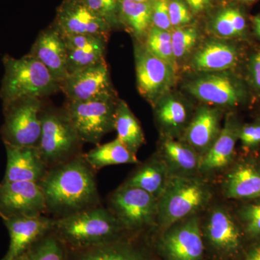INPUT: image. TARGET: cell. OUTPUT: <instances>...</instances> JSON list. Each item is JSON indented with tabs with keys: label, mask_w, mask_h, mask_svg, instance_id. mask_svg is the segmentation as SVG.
Listing matches in <instances>:
<instances>
[{
	"label": "cell",
	"mask_w": 260,
	"mask_h": 260,
	"mask_svg": "<svg viewBox=\"0 0 260 260\" xmlns=\"http://www.w3.org/2000/svg\"><path fill=\"white\" fill-rule=\"evenodd\" d=\"M95 173L83 154L49 169L39 183L47 214L62 218L102 205Z\"/></svg>",
	"instance_id": "6da1fadb"
},
{
	"label": "cell",
	"mask_w": 260,
	"mask_h": 260,
	"mask_svg": "<svg viewBox=\"0 0 260 260\" xmlns=\"http://www.w3.org/2000/svg\"><path fill=\"white\" fill-rule=\"evenodd\" d=\"M58 239L78 247H93L119 239L124 232L115 217L102 205L65 218L54 219Z\"/></svg>",
	"instance_id": "7a4b0ae2"
},
{
	"label": "cell",
	"mask_w": 260,
	"mask_h": 260,
	"mask_svg": "<svg viewBox=\"0 0 260 260\" xmlns=\"http://www.w3.org/2000/svg\"><path fill=\"white\" fill-rule=\"evenodd\" d=\"M212 199L208 183L201 176L171 177L159 198L157 226L164 231L207 208Z\"/></svg>",
	"instance_id": "3957f363"
},
{
	"label": "cell",
	"mask_w": 260,
	"mask_h": 260,
	"mask_svg": "<svg viewBox=\"0 0 260 260\" xmlns=\"http://www.w3.org/2000/svg\"><path fill=\"white\" fill-rule=\"evenodd\" d=\"M3 62L5 73L0 87L3 103L23 97L42 99L60 90V84L47 68L29 54L19 59L5 55Z\"/></svg>",
	"instance_id": "277c9868"
},
{
	"label": "cell",
	"mask_w": 260,
	"mask_h": 260,
	"mask_svg": "<svg viewBox=\"0 0 260 260\" xmlns=\"http://www.w3.org/2000/svg\"><path fill=\"white\" fill-rule=\"evenodd\" d=\"M42 135L38 148L48 169L82 155L83 142L63 109L43 107Z\"/></svg>",
	"instance_id": "5b68a950"
},
{
	"label": "cell",
	"mask_w": 260,
	"mask_h": 260,
	"mask_svg": "<svg viewBox=\"0 0 260 260\" xmlns=\"http://www.w3.org/2000/svg\"><path fill=\"white\" fill-rule=\"evenodd\" d=\"M42 99L23 97L3 103L0 136L5 145L38 147L42 135Z\"/></svg>",
	"instance_id": "8992f818"
},
{
	"label": "cell",
	"mask_w": 260,
	"mask_h": 260,
	"mask_svg": "<svg viewBox=\"0 0 260 260\" xmlns=\"http://www.w3.org/2000/svg\"><path fill=\"white\" fill-rule=\"evenodd\" d=\"M158 203L148 191L122 184L108 197L107 208L124 232L137 233L157 226Z\"/></svg>",
	"instance_id": "52a82bcc"
},
{
	"label": "cell",
	"mask_w": 260,
	"mask_h": 260,
	"mask_svg": "<svg viewBox=\"0 0 260 260\" xmlns=\"http://www.w3.org/2000/svg\"><path fill=\"white\" fill-rule=\"evenodd\" d=\"M116 104L112 93L82 102L68 101L64 109L82 141L97 145L114 129Z\"/></svg>",
	"instance_id": "ba28073f"
},
{
	"label": "cell",
	"mask_w": 260,
	"mask_h": 260,
	"mask_svg": "<svg viewBox=\"0 0 260 260\" xmlns=\"http://www.w3.org/2000/svg\"><path fill=\"white\" fill-rule=\"evenodd\" d=\"M186 89L202 102L226 108L240 107L250 95L244 78L231 71L202 75L188 82Z\"/></svg>",
	"instance_id": "9c48e42d"
},
{
	"label": "cell",
	"mask_w": 260,
	"mask_h": 260,
	"mask_svg": "<svg viewBox=\"0 0 260 260\" xmlns=\"http://www.w3.org/2000/svg\"><path fill=\"white\" fill-rule=\"evenodd\" d=\"M203 239L215 252L233 258L244 250L245 236L235 215L223 205L212 207L202 223Z\"/></svg>",
	"instance_id": "30bf717a"
},
{
	"label": "cell",
	"mask_w": 260,
	"mask_h": 260,
	"mask_svg": "<svg viewBox=\"0 0 260 260\" xmlns=\"http://www.w3.org/2000/svg\"><path fill=\"white\" fill-rule=\"evenodd\" d=\"M159 249L167 260H202L205 242L201 218L193 215L162 231Z\"/></svg>",
	"instance_id": "8fae6325"
},
{
	"label": "cell",
	"mask_w": 260,
	"mask_h": 260,
	"mask_svg": "<svg viewBox=\"0 0 260 260\" xmlns=\"http://www.w3.org/2000/svg\"><path fill=\"white\" fill-rule=\"evenodd\" d=\"M135 59L138 90L149 102L155 104L172 88L176 70L139 42L135 45Z\"/></svg>",
	"instance_id": "7c38bea8"
},
{
	"label": "cell",
	"mask_w": 260,
	"mask_h": 260,
	"mask_svg": "<svg viewBox=\"0 0 260 260\" xmlns=\"http://www.w3.org/2000/svg\"><path fill=\"white\" fill-rule=\"evenodd\" d=\"M47 214L45 200L38 183H0V217L39 216Z\"/></svg>",
	"instance_id": "4fadbf2b"
},
{
	"label": "cell",
	"mask_w": 260,
	"mask_h": 260,
	"mask_svg": "<svg viewBox=\"0 0 260 260\" xmlns=\"http://www.w3.org/2000/svg\"><path fill=\"white\" fill-rule=\"evenodd\" d=\"M68 101L82 102L114 93L106 61L71 73L60 84Z\"/></svg>",
	"instance_id": "5bb4252c"
},
{
	"label": "cell",
	"mask_w": 260,
	"mask_h": 260,
	"mask_svg": "<svg viewBox=\"0 0 260 260\" xmlns=\"http://www.w3.org/2000/svg\"><path fill=\"white\" fill-rule=\"evenodd\" d=\"M223 196L229 200L260 199V160L248 155L236 160L225 171L221 182Z\"/></svg>",
	"instance_id": "9a60e30c"
},
{
	"label": "cell",
	"mask_w": 260,
	"mask_h": 260,
	"mask_svg": "<svg viewBox=\"0 0 260 260\" xmlns=\"http://www.w3.org/2000/svg\"><path fill=\"white\" fill-rule=\"evenodd\" d=\"M54 26L62 35H93L107 39L111 30L82 0H64L58 9Z\"/></svg>",
	"instance_id": "2e32d148"
},
{
	"label": "cell",
	"mask_w": 260,
	"mask_h": 260,
	"mask_svg": "<svg viewBox=\"0 0 260 260\" xmlns=\"http://www.w3.org/2000/svg\"><path fill=\"white\" fill-rule=\"evenodd\" d=\"M240 126L234 114L228 115L218 138L208 151L201 157V177L225 172L235 161L236 144L239 140Z\"/></svg>",
	"instance_id": "e0dca14e"
},
{
	"label": "cell",
	"mask_w": 260,
	"mask_h": 260,
	"mask_svg": "<svg viewBox=\"0 0 260 260\" xmlns=\"http://www.w3.org/2000/svg\"><path fill=\"white\" fill-rule=\"evenodd\" d=\"M10 234V246L5 258L15 260L36 242L52 230L54 219L45 215L16 216L3 219Z\"/></svg>",
	"instance_id": "ac0fdd59"
},
{
	"label": "cell",
	"mask_w": 260,
	"mask_h": 260,
	"mask_svg": "<svg viewBox=\"0 0 260 260\" xmlns=\"http://www.w3.org/2000/svg\"><path fill=\"white\" fill-rule=\"evenodd\" d=\"M28 54L42 62L59 84L69 75L66 44L54 25L41 32Z\"/></svg>",
	"instance_id": "d6986e66"
},
{
	"label": "cell",
	"mask_w": 260,
	"mask_h": 260,
	"mask_svg": "<svg viewBox=\"0 0 260 260\" xmlns=\"http://www.w3.org/2000/svg\"><path fill=\"white\" fill-rule=\"evenodd\" d=\"M7 167L3 181H30L39 184L49 170L38 147L5 145Z\"/></svg>",
	"instance_id": "ffe728a7"
},
{
	"label": "cell",
	"mask_w": 260,
	"mask_h": 260,
	"mask_svg": "<svg viewBox=\"0 0 260 260\" xmlns=\"http://www.w3.org/2000/svg\"><path fill=\"white\" fill-rule=\"evenodd\" d=\"M242 59V49L236 43L223 40L208 41L195 53L191 66L203 73L229 71Z\"/></svg>",
	"instance_id": "44dd1931"
},
{
	"label": "cell",
	"mask_w": 260,
	"mask_h": 260,
	"mask_svg": "<svg viewBox=\"0 0 260 260\" xmlns=\"http://www.w3.org/2000/svg\"><path fill=\"white\" fill-rule=\"evenodd\" d=\"M220 119L221 114L218 109L200 107L184 130V141L203 156L220 135Z\"/></svg>",
	"instance_id": "7402d4cb"
},
{
	"label": "cell",
	"mask_w": 260,
	"mask_h": 260,
	"mask_svg": "<svg viewBox=\"0 0 260 260\" xmlns=\"http://www.w3.org/2000/svg\"><path fill=\"white\" fill-rule=\"evenodd\" d=\"M172 177H190L200 175L201 156L184 141L164 136L158 153Z\"/></svg>",
	"instance_id": "603a6c76"
},
{
	"label": "cell",
	"mask_w": 260,
	"mask_h": 260,
	"mask_svg": "<svg viewBox=\"0 0 260 260\" xmlns=\"http://www.w3.org/2000/svg\"><path fill=\"white\" fill-rule=\"evenodd\" d=\"M171 177L165 162L157 153L140 164L123 184L143 189L158 200Z\"/></svg>",
	"instance_id": "cb8c5ba5"
},
{
	"label": "cell",
	"mask_w": 260,
	"mask_h": 260,
	"mask_svg": "<svg viewBox=\"0 0 260 260\" xmlns=\"http://www.w3.org/2000/svg\"><path fill=\"white\" fill-rule=\"evenodd\" d=\"M119 20L127 27L138 42L144 44L151 28L152 3L119 0Z\"/></svg>",
	"instance_id": "d4e9b609"
},
{
	"label": "cell",
	"mask_w": 260,
	"mask_h": 260,
	"mask_svg": "<svg viewBox=\"0 0 260 260\" xmlns=\"http://www.w3.org/2000/svg\"><path fill=\"white\" fill-rule=\"evenodd\" d=\"M114 129L117 139L120 140L132 153L137 155L145 143V135L139 121L130 110L127 104L118 100L116 104Z\"/></svg>",
	"instance_id": "484cf974"
},
{
	"label": "cell",
	"mask_w": 260,
	"mask_h": 260,
	"mask_svg": "<svg viewBox=\"0 0 260 260\" xmlns=\"http://www.w3.org/2000/svg\"><path fill=\"white\" fill-rule=\"evenodd\" d=\"M83 155L89 165L96 172L108 166L139 164L137 155L132 153L117 138L105 144L97 145Z\"/></svg>",
	"instance_id": "4316f807"
},
{
	"label": "cell",
	"mask_w": 260,
	"mask_h": 260,
	"mask_svg": "<svg viewBox=\"0 0 260 260\" xmlns=\"http://www.w3.org/2000/svg\"><path fill=\"white\" fill-rule=\"evenodd\" d=\"M155 116L165 136L174 138L184 132L189 124V113L184 103L174 97H166L156 103Z\"/></svg>",
	"instance_id": "83f0119b"
},
{
	"label": "cell",
	"mask_w": 260,
	"mask_h": 260,
	"mask_svg": "<svg viewBox=\"0 0 260 260\" xmlns=\"http://www.w3.org/2000/svg\"><path fill=\"white\" fill-rule=\"evenodd\" d=\"M211 28L216 35L224 39H244L246 37L247 24L240 10L228 8L215 15Z\"/></svg>",
	"instance_id": "f1b7e54d"
},
{
	"label": "cell",
	"mask_w": 260,
	"mask_h": 260,
	"mask_svg": "<svg viewBox=\"0 0 260 260\" xmlns=\"http://www.w3.org/2000/svg\"><path fill=\"white\" fill-rule=\"evenodd\" d=\"M78 260H147L131 246L118 240L93 247L82 254Z\"/></svg>",
	"instance_id": "f546056e"
},
{
	"label": "cell",
	"mask_w": 260,
	"mask_h": 260,
	"mask_svg": "<svg viewBox=\"0 0 260 260\" xmlns=\"http://www.w3.org/2000/svg\"><path fill=\"white\" fill-rule=\"evenodd\" d=\"M145 47L153 55L177 69V61L174 56L172 34L168 30L153 26L149 30L144 42Z\"/></svg>",
	"instance_id": "4dcf8cb0"
},
{
	"label": "cell",
	"mask_w": 260,
	"mask_h": 260,
	"mask_svg": "<svg viewBox=\"0 0 260 260\" xmlns=\"http://www.w3.org/2000/svg\"><path fill=\"white\" fill-rule=\"evenodd\" d=\"M242 228L246 240L255 242L260 239V199L244 201L235 215Z\"/></svg>",
	"instance_id": "1f68e13d"
},
{
	"label": "cell",
	"mask_w": 260,
	"mask_h": 260,
	"mask_svg": "<svg viewBox=\"0 0 260 260\" xmlns=\"http://www.w3.org/2000/svg\"><path fill=\"white\" fill-rule=\"evenodd\" d=\"M107 44L82 48H68V73H75L105 61Z\"/></svg>",
	"instance_id": "d6a6232c"
},
{
	"label": "cell",
	"mask_w": 260,
	"mask_h": 260,
	"mask_svg": "<svg viewBox=\"0 0 260 260\" xmlns=\"http://www.w3.org/2000/svg\"><path fill=\"white\" fill-rule=\"evenodd\" d=\"M15 260H65L64 250L56 235L44 236Z\"/></svg>",
	"instance_id": "836d02e7"
},
{
	"label": "cell",
	"mask_w": 260,
	"mask_h": 260,
	"mask_svg": "<svg viewBox=\"0 0 260 260\" xmlns=\"http://www.w3.org/2000/svg\"><path fill=\"white\" fill-rule=\"evenodd\" d=\"M171 34L173 51L177 61L190 54L199 38L198 30L192 27L178 28Z\"/></svg>",
	"instance_id": "e575fe53"
},
{
	"label": "cell",
	"mask_w": 260,
	"mask_h": 260,
	"mask_svg": "<svg viewBox=\"0 0 260 260\" xmlns=\"http://www.w3.org/2000/svg\"><path fill=\"white\" fill-rule=\"evenodd\" d=\"M84 4L102 18L110 27L115 28L119 23V0H82Z\"/></svg>",
	"instance_id": "d590c367"
},
{
	"label": "cell",
	"mask_w": 260,
	"mask_h": 260,
	"mask_svg": "<svg viewBox=\"0 0 260 260\" xmlns=\"http://www.w3.org/2000/svg\"><path fill=\"white\" fill-rule=\"evenodd\" d=\"M244 79L249 90L260 95V48L248 56Z\"/></svg>",
	"instance_id": "8d00e7d4"
},
{
	"label": "cell",
	"mask_w": 260,
	"mask_h": 260,
	"mask_svg": "<svg viewBox=\"0 0 260 260\" xmlns=\"http://www.w3.org/2000/svg\"><path fill=\"white\" fill-rule=\"evenodd\" d=\"M239 140L246 150H251L257 148L260 145V121L241 125Z\"/></svg>",
	"instance_id": "74e56055"
},
{
	"label": "cell",
	"mask_w": 260,
	"mask_h": 260,
	"mask_svg": "<svg viewBox=\"0 0 260 260\" xmlns=\"http://www.w3.org/2000/svg\"><path fill=\"white\" fill-rule=\"evenodd\" d=\"M168 0H155L152 3V23L153 26L169 31L172 28Z\"/></svg>",
	"instance_id": "f35d334b"
},
{
	"label": "cell",
	"mask_w": 260,
	"mask_h": 260,
	"mask_svg": "<svg viewBox=\"0 0 260 260\" xmlns=\"http://www.w3.org/2000/svg\"><path fill=\"white\" fill-rule=\"evenodd\" d=\"M169 10L172 27H181L190 23L192 16L184 2L172 0L169 2Z\"/></svg>",
	"instance_id": "ab89813d"
},
{
	"label": "cell",
	"mask_w": 260,
	"mask_h": 260,
	"mask_svg": "<svg viewBox=\"0 0 260 260\" xmlns=\"http://www.w3.org/2000/svg\"><path fill=\"white\" fill-rule=\"evenodd\" d=\"M238 260H260V239L253 242L246 250L243 251Z\"/></svg>",
	"instance_id": "60d3db41"
},
{
	"label": "cell",
	"mask_w": 260,
	"mask_h": 260,
	"mask_svg": "<svg viewBox=\"0 0 260 260\" xmlns=\"http://www.w3.org/2000/svg\"><path fill=\"white\" fill-rule=\"evenodd\" d=\"M195 13H200L208 8L211 0H184Z\"/></svg>",
	"instance_id": "b9f144b4"
},
{
	"label": "cell",
	"mask_w": 260,
	"mask_h": 260,
	"mask_svg": "<svg viewBox=\"0 0 260 260\" xmlns=\"http://www.w3.org/2000/svg\"><path fill=\"white\" fill-rule=\"evenodd\" d=\"M252 25L254 36L260 41V14L253 18Z\"/></svg>",
	"instance_id": "7bdbcfd3"
},
{
	"label": "cell",
	"mask_w": 260,
	"mask_h": 260,
	"mask_svg": "<svg viewBox=\"0 0 260 260\" xmlns=\"http://www.w3.org/2000/svg\"><path fill=\"white\" fill-rule=\"evenodd\" d=\"M133 1H136V2H150V0H133Z\"/></svg>",
	"instance_id": "ee69618b"
},
{
	"label": "cell",
	"mask_w": 260,
	"mask_h": 260,
	"mask_svg": "<svg viewBox=\"0 0 260 260\" xmlns=\"http://www.w3.org/2000/svg\"><path fill=\"white\" fill-rule=\"evenodd\" d=\"M242 1H244V2H252V1H254V0H242Z\"/></svg>",
	"instance_id": "f6af8a7d"
},
{
	"label": "cell",
	"mask_w": 260,
	"mask_h": 260,
	"mask_svg": "<svg viewBox=\"0 0 260 260\" xmlns=\"http://www.w3.org/2000/svg\"><path fill=\"white\" fill-rule=\"evenodd\" d=\"M257 121H260V113L259 114V115H258Z\"/></svg>",
	"instance_id": "bcb514c9"
},
{
	"label": "cell",
	"mask_w": 260,
	"mask_h": 260,
	"mask_svg": "<svg viewBox=\"0 0 260 260\" xmlns=\"http://www.w3.org/2000/svg\"><path fill=\"white\" fill-rule=\"evenodd\" d=\"M3 260H9V259H6V258H4V259H3Z\"/></svg>",
	"instance_id": "7dc6e473"
}]
</instances>
